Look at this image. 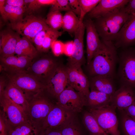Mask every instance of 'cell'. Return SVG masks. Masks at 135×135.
<instances>
[{
  "mask_svg": "<svg viewBox=\"0 0 135 135\" xmlns=\"http://www.w3.org/2000/svg\"><path fill=\"white\" fill-rule=\"evenodd\" d=\"M102 41L100 47L87 65L89 77L105 75L116 79L118 58L117 48L112 41Z\"/></svg>",
  "mask_w": 135,
  "mask_h": 135,
  "instance_id": "obj_1",
  "label": "cell"
},
{
  "mask_svg": "<svg viewBox=\"0 0 135 135\" xmlns=\"http://www.w3.org/2000/svg\"><path fill=\"white\" fill-rule=\"evenodd\" d=\"M129 16L120 9L94 19L93 23L102 40L114 41Z\"/></svg>",
  "mask_w": 135,
  "mask_h": 135,
  "instance_id": "obj_2",
  "label": "cell"
},
{
  "mask_svg": "<svg viewBox=\"0 0 135 135\" xmlns=\"http://www.w3.org/2000/svg\"><path fill=\"white\" fill-rule=\"evenodd\" d=\"M45 90L28 100V106L26 112L27 119L38 130L42 124L53 105L56 103Z\"/></svg>",
  "mask_w": 135,
  "mask_h": 135,
  "instance_id": "obj_3",
  "label": "cell"
},
{
  "mask_svg": "<svg viewBox=\"0 0 135 135\" xmlns=\"http://www.w3.org/2000/svg\"><path fill=\"white\" fill-rule=\"evenodd\" d=\"M118 56L116 78L120 86H128L135 88V48H124Z\"/></svg>",
  "mask_w": 135,
  "mask_h": 135,
  "instance_id": "obj_4",
  "label": "cell"
},
{
  "mask_svg": "<svg viewBox=\"0 0 135 135\" xmlns=\"http://www.w3.org/2000/svg\"><path fill=\"white\" fill-rule=\"evenodd\" d=\"M61 62L50 56L32 60L27 72L45 86Z\"/></svg>",
  "mask_w": 135,
  "mask_h": 135,
  "instance_id": "obj_5",
  "label": "cell"
},
{
  "mask_svg": "<svg viewBox=\"0 0 135 135\" xmlns=\"http://www.w3.org/2000/svg\"><path fill=\"white\" fill-rule=\"evenodd\" d=\"M12 29L19 35L33 43L36 36L42 30L49 27L45 19L32 14L27 15L24 18L14 23H10Z\"/></svg>",
  "mask_w": 135,
  "mask_h": 135,
  "instance_id": "obj_6",
  "label": "cell"
},
{
  "mask_svg": "<svg viewBox=\"0 0 135 135\" xmlns=\"http://www.w3.org/2000/svg\"><path fill=\"white\" fill-rule=\"evenodd\" d=\"M116 108L111 105L88 110L104 130L109 135H120Z\"/></svg>",
  "mask_w": 135,
  "mask_h": 135,
  "instance_id": "obj_7",
  "label": "cell"
},
{
  "mask_svg": "<svg viewBox=\"0 0 135 135\" xmlns=\"http://www.w3.org/2000/svg\"><path fill=\"white\" fill-rule=\"evenodd\" d=\"M5 74L9 80L22 92L28 100L45 90L44 85L26 72Z\"/></svg>",
  "mask_w": 135,
  "mask_h": 135,
  "instance_id": "obj_8",
  "label": "cell"
},
{
  "mask_svg": "<svg viewBox=\"0 0 135 135\" xmlns=\"http://www.w3.org/2000/svg\"><path fill=\"white\" fill-rule=\"evenodd\" d=\"M86 97L76 91L68 84L59 95L56 103L72 113L76 114L85 106Z\"/></svg>",
  "mask_w": 135,
  "mask_h": 135,
  "instance_id": "obj_9",
  "label": "cell"
},
{
  "mask_svg": "<svg viewBox=\"0 0 135 135\" xmlns=\"http://www.w3.org/2000/svg\"><path fill=\"white\" fill-rule=\"evenodd\" d=\"M68 84L66 66L61 63L57 67L46 86L45 90L56 102Z\"/></svg>",
  "mask_w": 135,
  "mask_h": 135,
  "instance_id": "obj_10",
  "label": "cell"
},
{
  "mask_svg": "<svg viewBox=\"0 0 135 135\" xmlns=\"http://www.w3.org/2000/svg\"><path fill=\"white\" fill-rule=\"evenodd\" d=\"M66 66L68 84L86 98L90 92L89 80L81 66L74 65H66Z\"/></svg>",
  "mask_w": 135,
  "mask_h": 135,
  "instance_id": "obj_11",
  "label": "cell"
},
{
  "mask_svg": "<svg viewBox=\"0 0 135 135\" xmlns=\"http://www.w3.org/2000/svg\"><path fill=\"white\" fill-rule=\"evenodd\" d=\"M33 59L27 56L17 55L0 56V65L6 74L27 72Z\"/></svg>",
  "mask_w": 135,
  "mask_h": 135,
  "instance_id": "obj_12",
  "label": "cell"
},
{
  "mask_svg": "<svg viewBox=\"0 0 135 135\" xmlns=\"http://www.w3.org/2000/svg\"><path fill=\"white\" fill-rule=\"evenodd\" d=\"M76 116V114L57 105L56 103L51 109L39 130L49 128H59Z\"/></svg>",
  "mask_w": 135,
  "mask_h": 135,
  "instance_id": "obj_13",
  "label": "cell"
},
{
  "mask_svg": "<svg viewBox=\"0 0 135 135\" xmlns=\"http://www.w3.org/2000/svg\"><path fill=\"white\" fill-rule=\"evenodd\" d=\"M1 110L4 112L10 127H14L28 121L25 112L4 94L0 97Z\"/></svg>",
  "mask_w": 135,
  "mask_h": 135,
  "instance_id": "obj_14",
  "label": "cell"
},
{
  "mask_svg": "<svg viewBox=\"0 0 135 135\" xmlns=\"http://www.w3.org/2000/svg\"><path fill=\"white\" fill-rule=\"evenodd\" d=\"M114 44L117 48L124 49L135 45V13L130 14Z\"/></svg>",
  "mask_w": 135,
  "mask_h": 135,
  "instance_id": "obj_15",
  "label": "cell"
},
{
  "mask_svg": "<svg viewBox=\"0 0 135 135\" xmlns=\"http://www.w3.org/2000/svg\"><path fill=\"white\" fill-rule=\"evenodd\" d=\"M83 22L86 31L87 63L88 64L102 43L92 19L86 18Z\"/></svg>",
  "mask_w": 135,
  "mask_h": 135,
  "instance_id": "obj_16",
  "label": "cell"
},
{
  "mask_svg": "<svg viewBox=\"0 0 135 135\" xmlns=\"http://www.w3.org/2000/svg\"><path fill=\"white\" fill-rule=\"evenodd\" d=\"M135 101V88L130 86H122L111 96L110 105L122 110Z\"/></svg>",
  "mask_w": 135,
  "mask_h": 135,
  "instance_id": "obj_17",
  "label": "cell"
},
{
  "mask_svg": "<svg viewBox=\"0 0 135 135\" xmlns=\"http://www.w3.org/2000/svg\"><path fill=\"white\" fill-rule=\"evenodd\" d=\"M85 28L83 22L81 23L74 35V42L75 50L73 54L69 57L66 65L81 66L84 63V37Z\"/></svg>",
  "mask_w": 135,
  "mask_h": 135,
  "instance_id": "obj_18",
  "label": "cell"
},
{
  "mask_svg": "<svg viewBox=\"0 0 135 135\" xmlns=\"http://www.w3.org/2000/svg\"><path fill=\"white\" fill-rule=\"evenodd\" d=\"M129 0H100L97 6L87 14L86 18L95 19L120 10Z\"/></svg>",
  "mask_w": 135,
  "mask_h": 135,
  "instance_id": "obj_19",
  "label": "cell"
},
{
  "mask_svg": "<svg viewBox=\"0 0 135 135\" xmlns=\"http://www.w3.org/2000/svg\"><path fill=\"white\" fill-rule=\"evenodd\" d=\"M88 78L90 91H96L112 96L116 90L114 78L105 75Z\"/></svg>",
  "mask_w": 135,
  "mask_h": 135,
  "instance_id": "obj_20",
  "label": "cell"
},
{
  "mask_svg": "<svg viewBox=\"0 0 135 135\" xmlns=\"http://www.w3.org/2000/svg\"><path fill=\"white\" fill-rule=\"evenodd\" d=\"M0 39V56L14 55L17 43L20 37L16 32L11 31L3 32Z\"/></svg>",
  "mask_w": 135,
  "mask_h": 135,
  "instance_id": "obj_21",
  "label": "cell"
},
{
  "mask_svg": "<svg viewBox=\"0 0 135 135\" xmlns=\"http://www.w3.org/2000/svg\"><path fill=\"white\" fill-rule=\"evenodd\" d=\"M4 94L26 113L28 106V100L22 92L9 79Z\"/></svg>",
  "mask_w": 135,
  "mask_h": 135,
  "instance_id": "obj_22",
  "label": "cell"
},
{
  "mask_svg": "<svg viewBox=\"0 0 135 135\" xmlns=\"http://www.w3.org/2000/svg\"><path fill=\"white\" fill-rule=\"evenodd\" d=\"M111 96L96 91L91 90L86 97L85 106L88 110L110 105Z\"/></svg>",
  "mask_w": 135,
  "mask_h": 135,
  "instance_id": "obj_23",
  "label": "cell"
},
{
  "mask_svg": "<svg viewBox=\"0 0 135 135\" xmlns=\"http://www.w3.org/2000/svg\"><path fill=\"white\" fill-rule=\"evenodd\" d=\"M38 53L36 47L29 40L24 37L20 38L16 46L15 54L34 59L37 57Z\"/></svg>",
  "mask_w": 135,
  "mask_h": 135,
  "instance_id": "obj_24",
  "label": "cell"
},
{
  "mask_svg": "<svg viewBox=\"0 0 135 135\" xmlns=\"http://www.w3.org/2000/svg\"><path fill=\"white\" fill-rule=\"evenodd\" d=\"M82 121L89 135H109L100 126L94 116L88 111L84 113Z\"/></svg>",
  "mask_w": 135,
  "mask_h": 135,
  "instance_id": "obj_25",
  "label": "cell"
},
{
  "mask_svg": "<svg viewBox=\"0 0 135 135\" xmlns=\"http://www.w3.org/2000/svg\"><path fill=\"white\" fill-rule=\"evenodd\" d=\"M81 23L79 18L74 13L68 12L63 16L62 28L70 35H74Z\"/></svg>",
  "mask_w": 135,
  "mask_h": 135,
  "instance_id": "obj_26",
  "label": "cell"
},
{
  "mask_svg": "<svg viewBox=\"0 0 135 135\" xmlns=\"http://www.w3.org/2000/svg\"><path fill=\"white\" fill-rule=\"evenodd\" d=\"M38 129L28 121L14 127L9 126L8 135H37Z\"/></svg>",
  "mask_w": 135,
  "mask_h": 135,
  "instance_id": "obj_27",
  "label": "cell"
},
{
  "mask_svg": "<svg viewBox=\"0 0 135 135\" xmlns=\"http://www.w3.org/2000/svg\"><path fill=\"white\" fill-rule=\"evenodd\" d=\"M120 115V126L123 135H135V120L123 110H119Z\"/></svg>",
  "mask_w": 135,
  "mask_h": 135,
  "instance_id": "obj_28",
  "label": "cell"
},
{
  "mask_svg": "<svg viewBox=\"0 0 135 135\" xmlns=\"http://www.w3.org/2000/svg\"><path fill=\"white\" fill-rule=\"evenodd\" d=\"M59 128L62 135H84L76 116Z\"/></svg>",
  "mask_w": 135,
  "mask_h": 135,
  "instance_id": "obj_29",
  "label": "cell"
},
{
  "mask_svg": "<svg viewBox=\"0 0 135 135\" xmlns=\"http://www.w3.org/2000/svg\"><path fill=\"white\" fill-rule=\"evenodd\" d=\"M5 10L6 21L9 20L10 23H14L23 18L26 9L15 7L5 4Z\"/></svg>",
  "mask_w": 135,
  "mask_h": 135,
  "instance_id": "obj_30",
  "label": "cell"
},
{
  "mask_svg": "<svg viewBox=\"0 0 135 135\" xmlns=\"http://www.w3.org/2000/svg\"><path fill=\"white\" fill-rule=\"evenodd\" d=\"M63 17L61 12L60 11H50L45 19L46 22L50 28L58 30L62 27Z\"/></svg>",
  "mask_w": 135,
  "mask_h": 135,
  "instance_id": "obj_31",
  "label": "cell"
},
{
  "mask_svg": "<svg viewBox=\"0 0 135 135\" xmlns=\"http://www.w3.org/2000/svg\"><path fill=\"white\" fill-rule=\"evenodd\" d=\"M62 32L50 28L47 32L43 41L41 52H47L51 48V45L54 41L62 34Z\"/></svg>",
  "mask_w": 135,
  "mask_h": 135,
  "instance_id": "obj_32",
  "label": "cell"
},
{
  "mask_svg": "<svg viewBox=\"0 0 135 135\" xmlns=\"http://www.w3.org/2000/svg\"><path fill=\"white\" fill-rule=\"evenodd\" d=\"M100 0H79L81 14L79 18L80 22H83L85 16L92 10L98 4Z\"/></svg>",
  "mask_w": 135,
  "mask_h": 135,
  "instance_id": "obj_33",
  "label": "cell"
},
{
  "mask_svg": "<svg viewBox=\"0 0 135 135\" xmlns=\"http://www.w3.org/2000/svg\"><path fill=\"white\" fill-rule=\"evenodd\" d=\"M65 11L66 12L72 11L68 0H56V3L50 8V11Z\"/></svg>",
  "mask_w": 135,
  "mask_h": 135,
  "instance_id": "obj_34",
  "label": "cell"
},
{
  "mask_svg": "<svg viewBox=\"0 0 135 135\" xmlns=\"http://www.w3.org/2000/svg\"><path fill=\"white\" fill-rule=\"evenodd\" d=\"M50 28H45L38 33L34 37L33 42L38 52H41L42 44L46 34Z\"/></svg>",
  "mask_w": 135,
  "mask_h": 135,
  "instance_id": "obj_35",
  "label": "cell"
},
{
  "mask_svg": "<svg viewBox=\"0 0 135 135\" xmlns=\"http://www.w3.org/2000/svg\"><path fill=\"white\" fill-rule=\"evenodd\" d=\"M9 125L5 114L0 110V135H8Z\"/></svg>",
  "mask_w": 135,
  "mask_h": 135,
  "instance_id": "obj_36",
  "label": "cell"
},
{
  "mask_svg": "<svg viewBox=\"0 0 135 135\" xmlns=\"http://www.w3.org/2000/svg\"><path fill=\"white\" fill-rule=\"evenodd\" d=\"M64 43L56 40L52 44L51 47L52 52L56 57H58L64 53Z\"/></svg>",
  "mask_w": 135,
  "mask_h": 135,
  "instance_id": "obj_37",
  "label": "cell"
},
{
  "mask_svg": "<svg viewBox=\"0 0 135 135\" xmlns=\"http://www.w3.org/2000/svg\"><path fill=\"white\" fill-rule=\"evenodd\" d=\"M69 5L72 12L80 18L81 14V9L79 0H68Z\"/></svg>",
  "mask_w": 135,
  "mask_h": 135,
  "instance_id": "obj_38",
  "label": "cell"
},
{
  "mask_svg": "<svg viewBox=\"0 0 135 135\" xmlns=\"http://www.w3.org/2000/svg\"><path fill=\"white\" fill-rule=\"evenodd\" d=\"M75 50V46L73 41H69L64 43V54L69 57L74 54Z\"/></svg>",
  "mask_w": 135,
  "mask_h": 135,
  "instance_id": "obj_39",
  "label": "cell"
},
{
  "mask_svg": "<svg viewBox=\"0 0 135 135\" xmlns=\"http://www.w3.org/2000/svg\"><path fill=\"white\" fill-rule=\"evenodd\" d=\"M37 135H62L59 128H49L41 130Z\"/></svg>",
  "mask_w": 135,
  "mask_h": 135,
  "instance_id": "obj_40",
  "label": "cell"
},
{
  "mask_svg": "<svg viewBox=\"0 0 135 135\" xmlns=\"http://www.w3.org/2000/svg\"><path fill=\"white\" fill-rule=\"evenodd\" d=\"M120 10L129 14L135 13V0H129L128 3Z\"/></svg>",
  "mask_w": 135,
  "mask_h": 135,
  "instance_id": "obj_41",
  "label": "cell"
},
{
  "mask_svg": "<svg viewBox=\"0 0 135 135\" xmlns=\"http://www.w3.org/2000/svg\"><path fill=\"white\" fill-rule=\"evenodd\" d=\"M5 4L12 6L24 8L26 10L24 0H5Z\"/></svg>",
  "mask_w": 135,
  "mask_h": 135,
  "instance_id": "obj_42",
  "label": "cell"
},
{
  "mask_svg": "<svg viewBox=\"0 0 135 135\" xmlns=\"http://www.w3.org/2000/svg\"><path fill=\"white\" fill-rule=\"evenodd\" d=\"M1 75L0 77V97L4 94L5 89L8 81V78L5 74Z\"/></svg>",
  "mask_w": 135,
  "mask_h": 135,
  "instance_id": "obj_43",
  "label": "cell"
},
{
  "mask_svg": "<svg viewBox=\"0 0 135 135\" xmlns=\"http://www.w3.org/2000/svg\"><path fill=\"white\" fill-rule=\"evenodd\" d=\"M123 110L127 115L135 120V101Z\"/></svg>",
  "mask_w": 135,
  "mask_h": 135,
  "instance_id": "obj_44",
  "label": "cell"
},
{
  "mask_svg": "<svg viewBox=\"0 0 135 135\" xmlns=\"http://www.w3.org/2000/svg\"><path fill=\"white\" fill-rule=\"evenodd\" d=\"M40 7L50 5H53L56 3V0H37Z\"/></svg>",
  "mask_w": 135,
  "mask_h": 135,
  "instance_id": "obj_45",
  "label": "cell"
},
{
  "mask_svg": "<svg viewBox=\"0 0 135 135\" xmlns=\"http://www.w3.org/2000/svg\"><path fill=\"white\" fill-rule=\"evenodd\" d=\"M5 0H0V12L1 16L5 21H6L5 6Z\"/></svg>",
  "mask_w": 135,
  "mask_h": 135,
  "instance_id": "obj_46",
  "label": "cell"
}]
</instances>
